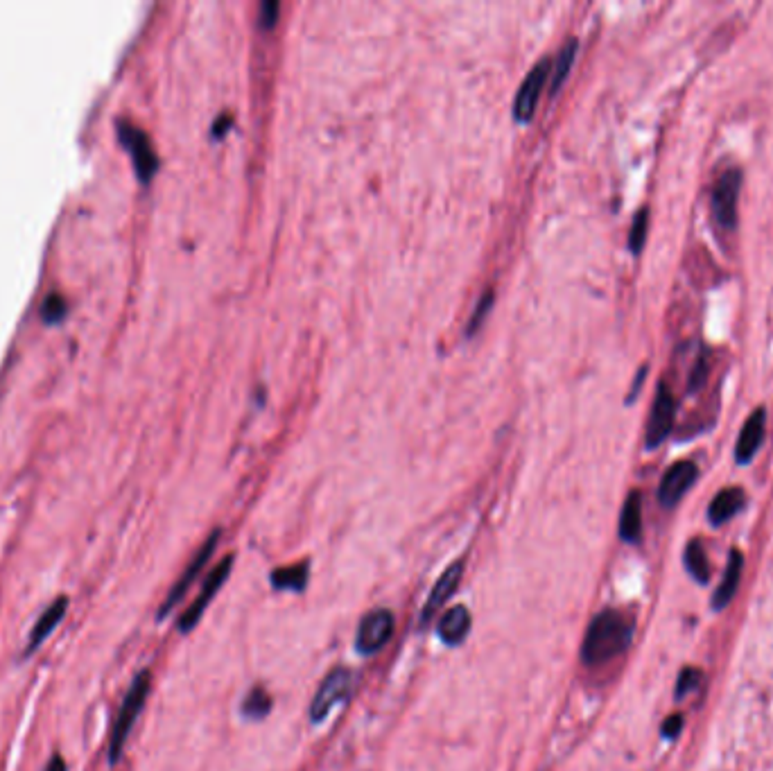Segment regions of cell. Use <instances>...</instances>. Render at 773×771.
<instances>
[{"label":"cell","mask_w":773,"mask_h":771,"mask_svg":"<svg viewBox=\"0 0 773 771\" xmlns=\"http://www.w3.org/2000/svg\"><path fill=\"white\" fill-rule=\"evenodd\" d=\"M633 620L618 609L599 611L586 629L584 643H581V663L588 667H599L615 661L631 647Z\"/></svg>","instance_id":"1"},{"label":"cell","mask_w":773,"mask_h":771,"mask_svg":"<svg viewBox=\"0 0 773 771\" xmlns=\"http://www.w3.org/2000/svg\"><path fill=\"white\" fill-rule=\"evenodd\" d=\"M150 688H152L150 670H141L132 679V683H129V688L123 697V704H120V708H118V715H116L114 726H111V733H109V744H107L109 765H116V762L123 758L129 733H132L134 724L138 722V715L143 713L145 701H147V697H150Z\"/></svg>","instance_id":"2"},{"label":"cell","mask_w":773,"mask_h":771,"mask_svg":"<svg viewBox=\"0 0 773 771\" xmlns=\"http://www.w3.org/2000/svg\"><path fill=\"white\" fill-rule=\"evenodd\" d=\"M353 690V670L344 665H337L330 670L324 681L319 683L315 697L310 701V722L312 724H324L333 710L344 704L351 697Z\"/></svg>","instance_id":"3"},{"label":"cell","mask_w":773,"mask_h":771,"mask_svg":"<svg viewBox=\"0 0 773 771\" xmlns=\"http://www.w3.org/2000/svg\"><path fill=\"white\" fill-rule=\"evenodd\" d=\"M742 190V170L731 168L726 170L722 177L717 179L715 188H712L710 197V209L712 218L726 231H733L737 227V197Z\"/></svg>","instance_id":"4"},{"label":"cell","mask_w":773,"mask_h":771,"mask_svg":"<svg viewBox=\"0 0 773 771\" xmlns=\"http://www.w3.org/2000/svg\"><path fill=\"white\" fill-rule=\"evenodd\" d=\"M394 613L387 609H373L360 620L358 636H355V649L362 656H376L387 647L394 636Z\"/></svg>","instance_id":"5"},{"label":"cell","mask_w":773,"mask_h":771,"mask_svg":"<svg viewBox=\"0 0 773 771\" xmlns=\"http://www.w3.org/2000/svg\"><path fill=\"white\" fill-rule=\"evenodd\" d=\"M231 568H233V557L229 554V557H224L211 570V573L206 575V582L202 586V591H199V595L195 597L193 604H190L188 609L184 611V615H181V618H179V631H181V634H188V631H193L197 627V622L202 620V615L208 609V604L213 602V597L220 593V588L229 579Z\"/></svg>","instance_id":"6"},{"label":"cell","mask_w":773,"mask_h":771,"mask_svg":"<svg viewBox=\"0 0 773 771\" xmlns=\"http://www.w3.org/2000/svg\"><path fill=\"white\" fill-rule=\"evenodd\" d=\"M217 541H220V530H215L211 536H208V539L204 541L202 548L197 550V554H195V557H193V561H190L188 566H186L184 575H181V577L177 579L175 586L170 588L168 597H165V600L161 602V606H159V613H156V618H159V620L168 618L170 611L175 609V606H179V602H181V600H184L186 593H188V588L193 586V582H195V579H197L199 575H202V570L206 568L208 559H211V554L215 552V545H217Z\"/></svg>","instance_id":"7"},{"label":"cell","mask_w":773,"mask_h":771,"mask_svg":"<svg viewBox=\"0 0 773 771\" xmlns=\"http://www.w3.org/2000/svg\"><path fill=\"white\" fill-rule=\"evenodd\" d=\"M674 419H676V401L670 385L663 380L656 389L654 405H651V412H649L647 448H658L667 437H670V432L674 428Z\"/></svg>","instance_id":"8"},{"label":"cell","mask_w":773,"mask_h":771,"mask_svg":"<svg viewBox=\"0 0 773 771\" xmlns=\"http://www.w3.org/2000/svg\"><path fill=\"white\" fill-rule=\"evenodd\" d=\"M697 480H699V466L690 462V459H681V462L672 464L658 484V502L665 509H674L683 500L685 493L694 487V482Z\"/></svg>","instance_id":"9"},{"label":"cell","mask_w":773,"mask_h":771,"mask_svg":"<svg viewBox=\"0 0 773 771\" xmlns=\"http://www.w3.org/2000/svg\"><path fill=\"white\" fill-rule=\"evenodd\" d=\"M552 73V62L550 59H543L538 62L529 75L525 77V82L520 84V91L514 100V116L518 123H529L534 118V111L538 100H541V93L545 89L547 80H550Z\"/></svg>","instance_id":"10"},{"label":"cell","mask_w":773,"mask_h":771,"mask_svg":"<svg viewBox=\"0 0 773 771\" xmlns=\"http://www.w3.org/2000/svg\"><path fill=\"white\" fill-rule=\"evenodd\" d=\"M462 577H464V561L459 559L455 563H450V566L444 570V575H441L437 582H434L432 591L428 595V600H425L423 611H421V625L423 627L428 625V622L434 618V615H437L441 609H444L450 597L457 593Z\"/></svg>","instance_id":"11"},{"label":"cell","mask_w":773,"mask_h":771,"mask_svg":"<svg viewBox=\"0 0 773 771\" xmlns=\"http://www.w3.org/2000/svg\"><path fill=\"white\" fill-rule=\"evenodd\" d=\"M764 432H767V410L758 407L751 412V417L744 421L740 430V439L735 446V459L737 464H751L753 457L758 455V450L764 441Z\"/></svg>","instance_id":"12"},{"label":"cell","mask_w":773,"mask_h":771,"mask_svg":"<svg viewBox=\"0 0 773 771\" xmlns=\"http://www.w3.org/2000/svg\"><path fill=\"white\" fill-rule=\"evenodd\" d=\"M120 136H123V143L129 147V152H132L138 175L143 179L150 177L156 170V152L150 138H147L143 129H138L132 123H123V120H120Z\"/></svg>","instance_id":"13"},{"label":"cell","mask_w":773,"mask_h":771,"mask_svg":"<svg viewBox=\"0 0 773 771\" xmlns=\"http://www.w3.org/2000/svg\"><path fill=\"white\" fill-rule=\"evenodd\" d=\"M742 573H744V554L737 548H733L731 554H728L722 582H719L715 595H712V609L717 611L726 609V606L733 602V597L737 595V591H740Z\"/></svg>","instance_id":"14"},{"label":"cell","mask_w":773,"mask_h":771,"mask_svg":"<svg viewBox=\"0 0 773 771\" xmlns=\"http://www.w3.org/2000/svg\"><path fill=\"white\" fill-rule=\"evenodd\" d=\"M66 611H68L66 597H57L55 602L48 604V609L39 615L37 622H34V627L28 636V647H25V654L37 652V649L46 643V638L59 627V622L64 620Z\"/></svg>","instance_id":"15"},{"label":"cell","mask_w":773,"mask_h":771,"mask_svg":"<svg viewBox=\"0 0 773 771\" xmlns=\"http://www.w3.org/2000/svg\"><path fill=\"white\" fill-rule=\"evenodd\" d=\"M471 625H473L471 611H468L466 606L462 604L450 606V609L441 615L437 634L448 647H457L464 643L468 634H471Z\"/></svg>","instance_id":"16"},{"label":"cell","mask_w":773,"mask_h":771,"mask_svg":"<svg viewBox=\"0 0 773 771\" xmlns=\"http://www.w3.org/2000/svg\"><path fill=\"white\" fill-rule=\"evenodd\" d=\"M744 505H746L744 489H740V487L722 489L715 498H712L710 507H708L710 525L719 527V525H726L728 521H733V518L744 509Z\"/></svg>","instance_id":"17"},{"label":"cell","mask_w":773,"mask_h":771,"mask_svg":"<svg viewBox=\"0 0 773 771\" xmlns=\"http://www.w3.org/2000/svg\"><path fill=\"white\" fill-rule=\"evenodd\" d=\"M620 539L624 543H638L642 536V496L640 491H631L624 500L620 514Z\"/></svg>","instance_id":"18"},{"label":"cell","mask_w":773,"mask_h":771,"mask_svg":"<svg viewBox=\"0 0 773 771\" xmlns=\"http://www.w3.org/2000/svg\"><path fill=\"white\" fill-rule=\"evenodd\" d=\"M310 570H308V561L294 563V566H285V568H276L269 582L276 588V591H292V593H301L308 584Z\"/></svg>","instance_id":"19"},{"label":"cell","mask_w":773,"mask_h":771,"mask_svg":"<svg viewBox=\"0 0 773 771\" xmlns=\"http://www.w3.org/2000/svg\"><path fill=\"white\" fill-rule=\"evenodd\" d=\"M685 568L692 575L694 582L699 584H708L710 582V561L706 548H703L699 539H692L688 545H685V554H683Z\"/></svg>","instance_id":"20"},{"label":"cell","mask_w":773,"mask_h":771,"mask_svg":"<svg viewBox=\"0 0 773 771\" xmlns=\"http://www.w3.org/2000/svg\"><path fill=\"white\" fill-rule=\"evenodd\" d=\"M272 706L274 701L269 697V692L263 686H254L247 692L245 701H242L240 713L245 719H251V722H260V719H265L269 715Z\"/></svg>","instance_id":"21"},{"label":"cell","mask_w":773,"mask_h":771,"mask_svg":"<svg viewBox=\"0 0 773 771\" xmlns=\"http://www.w3.org/2000/svg\"><path fill=\"white\" fill-rule=\"evenodd\" d=\"M577 48H579L577 39H570V41L566 43V46L561 48V53H559V57H557V62L552 64V73H550V77H552L550 91H552V93H559V89L563 86V82H566V77H568V73H570V68H572V64H575Z\"/></svg>","instance_id":"22"},{"label":"cell","mask_w":773,"mask_h":771,"mask_svg":"<svg viewBox=\"0 0 773 771\" xmlns=\"http://www.w3.org/2000/svg\"><path fill=\"white\" fill-rule=\"evenodd\" d=\"M647 233H649V211L642 209V211L636 213V218H633L631 231H629V249H631V254L638 256L640 251L645 249Z\"/></svg>","instance_id":"23"},{"label":"cell","mask_w":773,"mask_h":771,"mask_svg":"<svg viewBox=\"0 0 773 771\" xmlns=\"http://www.w3.org/2000/svg\"><path fill=\"white\" fill-rule=\"evenodd\" d=\"M701 679H703V674H701V670H697V667H683L679 679H676V690H674L676 697L679 699L688 697L692 690L699 688Z\"/></svg>","instance_id":"24"},{"label":"cell","mask_w":773,"mask_h":771,"mask_svg":"<svg viewBox=\"0 0 773 771\" xmlns=\"http://www.w3.org/2000/svg\"><path fill=\"white\" fill-rule=\"evenodd\" d=\"M491 306H493V292H486L484 297H482V301L477 303V308H475V313H473V317H471V322H468V335H473V333L477 331V328L482 326L484 317L491 313Z\"/></svg>","instance_id":"25"},{"label":"cell","mask_w":773,"mask_h":771,"mask_svg":"<svg viewBox=\"0 0 773 771\" xmlns=\"http://www.w3.org/2000/svg\"><path fill=\"white\" fill-rule=\"evenodd\" d=\"M279 14H281V5L276 3V0H265L263 5H260V25H263L265 30H272L276 23H279Z\"/></svg>","instance_id":"26"},{"label":"cell","mask_w":773,"mask_h":771,"mask_svg":"<svg viewBox=\"0 0 773 771\" xmlns=\"http://www.w3.org/2000/svg\"><path fill=\"white\" fill-rule=\"evenodd\" d=\"M683 726H685V717L681 713H674L665 719L663 726H660V733H663L665 740H676L681 735Z\"/></svg>","instance_id":"27"},{"label":"cell","mask_w":773,"mask_h":771,"mask_svg":"<svg viewBox=\"0 0 773 771\" xmlns=\"http://www.w3.org/2000/svg\"><path fill=\"white\" fill-rule=\"evenodd\" d=\"M706 378H708V360L701 355V358L697 360V365H694V369H692V374H690V387H688L690 394L699 392L703 383H706Z\"/></svg>","instance_id":"28"},{"label":"cell","mask_w":773,"mask_h":771,"mask_svg":"<svg viewBox=\"0 0 773 771\" xmlns=\"http://www.w3.org/2000/svg\"><path fill=\"white\" fill-rule=\"evenodd\" d=\"M64 306H66V303H64V299L62 297H59V294L57 292H52V294H48V297H46V301H43V310H46V315H57V313H62V310H64Z\"/></svg>","instance_id":"29"},{"label":"cell","mask_w":773,"mask_h":771,"mask_svg":"<svg viewBox=\"0 0 773 771\" xmlns=\"http://www.w3.org/2000/svg\"><path fill=\"white\" fill-rule=\"evenodd\" d=\"M43 771H68V769H66V762H64L62 756H52V758L48 760L46 769H43Z\"/></svg>","instance_id":"30"},{"label":"cell","mask_w":773,"mask_h":771,"mask_svg":"<svg viewBox=\"0 0 773 771\" xmlns=\"http://www.w3.org/2000/svg\"><path fill=\"white\" fill-rule=\"evenodd\" d=\"M645 376H647V367H642V369H640V374L636 376V387H633V392L629 394V403L633 401V398H636V394H638V389L642 387V380H645Z\"/></svg>","instance_id":"31"}]
</instances>
